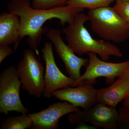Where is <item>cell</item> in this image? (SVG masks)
Here are the masks:
<instances>
[{"instance_id":"obj_1","label":"cell","mask_w":129,"mask_h":129,"mask_svg":"<svg viewBox=\"0 0 129 129\" xmlns=\"http://www.w3.org/2000/svg\"><path fill=\"white\" fill-rule=\"evenodd\" d=\"M8 12L19 16L21 19L20 42L25 36L30 49L36 51L41 41L42 37L48 32L46 27H43L45 23L52 19L59 20L61 25L72 23L78 13L84 9L70 5L47 10L34 9L29 0H11L8 5Z\"/></svg>"},{"instance_id":"obj_2","label":"cell","mask_w":129,"mask_h":129,"mask_svg":"<svg viewBox=\"0 0 129 129\" xmlns=\"http://www.w3.org/2000/svg\"><path fill=\"white\" fill-rule=\"evenodd\" d=\"M89 20L88 15L79 13L72 23L63 29L68 45L74 52L79 56L89 52L95 53L104 61L109 60L111 56H123L119 48L110 42L92 37L84 25Z\"/></svg>"},{"instance_id":"obj_3","label":"cell","mask_w":129,"mask_h":129,"mask_svg":"<svg viewBox=\"0 0 129 129\" xmlns=\"http://www.w3.org/2000/svg\"><path fill=\"white\" fill-rule=\"evenodd\" d=\"M88 16L91 30L102 40L119 43L129 39V23L113 7L89 10Z\"/></svg>"},{"instance_id":"obj_4","label":"cell","mask_w":129,"mask_h":129,"mask_svg":"<svg viewBox=\"0 0 129 129\" xmlns=\"http://www.w3.org/2000/svg\"><path fill=\"white\" fill-rule=\"evenodd\" d=\"M21 87L31 95L40 97L44 90V68L32 50L27 49L17 68Z\"/></svg>"},{"instance_id":"obj_5","label":"cell","mask_w":129,"mask_h":129,"mask_svg":"<svg viewBox=\"0 0 129 129\" xmlns=\"http://www.w3.org/2000/svg\"><path fill=\"white\" fill-rule=\"evenodd\" d=\"M87 54L89 63L86 70L72 87L85 83L94 84L96 79L101 77L106 78L108 83L113 81L115 78H129V60L119 63L109 62L99 59L96 53L89 52Z\"/></svg>"},{"instance_id":"obj_6","label":"cell","mask_w":129,"mask_h":129,"mask_svg":"<svg viewBox=\"0 0 129 129\" xmlns=\"http://www.w3.org/2000/svg\"><path fill=\"white\" fill-rule=\"evenodd\" d=\"M22 85L17 68L10 66L0 74V113L8 115L9 112L27 114L28 111L21 102L19 91Z\"/></svg>"},{"instance_id":"obj_7","label":"cell","mask_w":129,"mask_h":129,"mask_svg":"<svg viewBox=\"0 0 129 129\" xmlns=\"http://www.w3.org/2000/svg\"><path fill=\"white\" fill-rule=\"evenodd\" d=\"M118 112L116 108L98 103L86 110L69 114L68 119L71 124L78 125L87 123L97 128L118 129Z\"/></svg>"},{"instance_id":"obj_8","label":"cell","mask_w":129,"mask_h":129,"mask_svg":"<svg viewBox=\"0 0 129 129\" xmlns=\"http://www.w3.org/2000/svg\"><path fill=\"white\" fill-rule=\"evenodd\" d=\"M52 42L46 41L42 49V57L46 64L44 76V96L50 98L55 91L73 86L75 81L71 77L65 76L57 66L53 52Z\"/></svg>"},{"instance_id":"obj_9","label":"cell","mask_w":129,"mask_h":129,"mask_svg":"<svg viewBox=\"0 0 129 129\" xmlns=\"http://www.w3.org/2000/svg\"><path fill=\"white\" fill-rule=\"evenodd\" d=\"M46 36L54 45L58 55L64 63L70 77L76 82L81 77V68L86 67L89 64V58H83L76 56L69 46L64 43L59 29H50Z\"/></svg>"},{"instance_id":"obj_10","label":"cell","mask_w":129,"mask_h":129,"mask_svg":"<svg viewBox=\"0 0 129 129\" xmlns=\"http://www.w3.org/2000/svg\"><path fill=\"white\" fill-rule=\"evenodd\" d=\"M80 109L67 102L53 103L40 112L28 114L32 120L30 129H58L60 118Z\"/></svg>"},{"instance_id":"obj_11","label":"cell","mask_w":129,"mask_h":129,"mask_svg":"<svg viewBox=\"0 0 129 129\" xmlns=\"http://www.w3.org/2000/svg\"><path fill=\"white\" fill-rule=\"evenodd\" d=\"M91 83L80 84L76 87H66L55 91L52 96L86 110L98 103L97 90Z\"/></svg>"},{"instance_id":"obj_12","label":"cell","mask_w":129,"mask_h":129,"mask_svg":"<svg viewBox=\"0 0 129 129\" xmlns=\"http://www.w3.org/2000/svg\"><path fill=\"white\" fill-rule=\"evenodd\" d=\"M21 19L19 16L7 12L0 15V45L15 44L16 51L20 42Z\"/></svg>"},{"instance_id":"obj_13","label":"cell","mask_w":129,"mask_h":129,"mask_svg":"<svg viewBox=\"0 0 129 129\" xmlns=\"http://www.w3.org/2000/svg\"><path fill=\"white\" fill-rule=\"evenodd\" d=\"M129 94V78L118 79L111 86L97 90L99 103L116 108Z\"/></svg>"},{"instance_id":"obj_14","label":"cell","mask_w":129,"mask_h":129,"mask_svg":"<svg viewBox=\"0 0 129 129\" xmlns=\"http://www.w3.org/2000/svg\"><path fill=\"white\" fill-rule=\"evenodd\" d=\"M32 124V118L27 114H22L20 116H12L3 120L1 129L30 128Z\"/></svg>"},{"instance_id":"obj_15","label":"cell","mask_w":129,"mask_h":129,"mask_svg":"<svg viewBox=\"0 0 129 129\" xmlns=\"http://www.w3.org/2000/svg\"><path fill=\"white\" fill-rule=\"evenodd\" d=\"M115 0H69L67 5L89 10L109 6Z\"/></svg>"},{"instance_id":"obj_16","label":"cell","mask_w":129,"mask_h":129,"mask_svg":"<svg viewBox=\"0 0 129 129\" xmlns=\"http://www.w3.org/2000/svg\"><path fill=\"white\" fill-rule=\"evenodd\" d=\"M33 8L47 10L65 6L69 0H30Z\"/></svg>"},{"instance_id":"obj_17","label":"cell","mask_w":129,"mask_h":129,"mask_svg":"<svg viewBox=\"0 0 129 129\" xmlns=\"http://www.w3.org/2000/svg\"><path fill=\"white\" fill-rule=\"evenodd\" d=\"M118 111V128L129 129V108L122 106Z\"/></svg>"},{"instance_id":"obj_18","label":"cell","mask_w":129,"mask_h":129,"mask_svg":"<svg viewBox=\"0 0 129 129\" xmlns=\"http://www.w3.org/2000/svg\"><path fill=\"white\" fill-rule=\"evenodd\" d=\"M113 8L121 18L129 23V2L116 1Z\"/></svg>"},{"instance_id":"obj_19","label":"cell","mask_w":129,"mask_h":129,"mask_svg":"<svg viewBox=\"0 0 129 129\" xmlns=\"http://www.w3.org/2000/svg\"><path fill=\"white\" fill-rule=\"evenodd\" d=\"M13 52L12 48L8 45H0V63Z\"/></svg>"},{"instance_id":"obj_20","label":"cell","mask_w":129,"mask_h":129,"mask_svg":"<svg viewBox=\"0 0 129 129\" xmlns=\"http://www.w3.org/2000/svg\"><path fill=\"white\" fill-rule=\"evenodd\" d=\"M98 128L87 123H83L77 125L76 129H96Z\"/></svg>"},{"instance_id":"obj_21","label":"cell","mask_w":129,"mask_h":129,"mask_svg":"<svg viewBox=\"0 0 129 129\" xmlns=\"http://www.w3.org/2000/svg\"><path fill=\"white\" fill-rule=\"evenodd\" d=\"M122 103V106L129 108V94L123 100Z\"/></svg>"},{"instance_id":"obj_22","label":"cell","mask_w":129,"mask_h":129,"mask_svg":"<svg viewBox=\"0 0 129 129\" xmlns=\"http://www.w3.org/2000/svg\"><path fill=\"white\" fill-rule=\"evenodd\" d=\"M115 1H122L129 2V0H115Z\"/></svg>"}]
</instances>
